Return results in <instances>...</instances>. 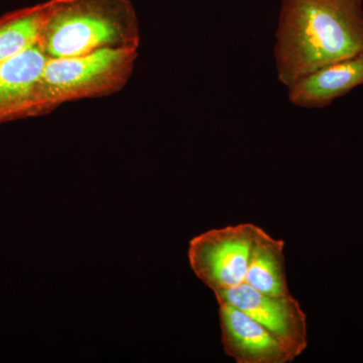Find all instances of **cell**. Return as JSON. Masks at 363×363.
Instances as JSON below:
<instances>
[{
	"label": "cell",
	"mask_w": 363,
	"mask_h": 363,
	"mask_svg": "<svg viewBox=\"0 0 363 363\" xmlns=\"http://www.w3.org/2000/svg\"><path fill=\"white\" fill-rule=\"evenodd\" d=\"M277 76L290 87L307 74L363 54V0H281Z\"/></svg>",
	"instance_id": "1"
},
{
	"label": "cell",
	"mask_w": 363,
	"mask_h": 363,
	"mask_svg": "<svg viewBox=\"0 0 363 363\" xmlns=\"http://www.w3.org/2000/svg\"><path fill=\"white\" fill-rule=\"evenodd\" d=\"M259 226L240 223L210 229L190 241L189 264L213 293L242 284Z\"/></svg>",
	"instance_id": "2"
},
{
	"label": "cell",
	"mask_w": 363,
	"mask_h": 363,
	"mask_svg": "<svg viewBox=\"0 0 363 363\" xmlns=\"http://www.w3.org/2000/svg\"><path fill=\"white\" fill-rule=\"evenodd\" d=\"M107 1L83 0L52 9L47 50L52 58L88 54L116 39L118 28Z\"/></svg>",
	"instance_id": "3"
},
{
	"label": "cell",
	"mask_w": 363,
	"mask_h": 363,
	"mask_svg": "<svg viewBox=\"0 0 363 363\" xmlns=\"http://www.w3.org/2000/svg\"><path fill=\"white\" fill-rule=\"evenodd\" d=\"M214 295L217 303H227L238 308L276 334L296 357H300L307 350V315L292 294L286 297H274L242 283Z\"/></svg>",
	"instance_id": "4"
},
{
	"label": "cell",
	"mask_w": 363,
	"mask_h": 363,
	"mask_svg": "<svg viewBox=\"0 0 363 363\" xmlns=\"http://www.w3.org/2000/svg\"><path fill=\"white\" fill-rule=\"evenodd\" d=\"M224 353L236 363H290L297 359L276 334L238 308L218 303Z\"/></svg>",
	"instance_id": "5"
},
{
	"label": "cell",
	"mask_w": 363,
	"mask_h": 363,
	"mask_svg": "<svg viewBox=\"0 0 363 363\" xmlns=\"http://www.w3.org/2000/svg\"><path fill=\"white\" fill-rule=\"evenodd\" d=\"M362 85L363 54L334 62L298 79L288 87V98L301 108H326Z\"/></svg>",
	"instance_id": "6"
},
{
	"label": "cell",
	"mask_w": 363,
	"mask_h": 363,
	"mask_svg": "<svg viewBox=\"0 0 363 363\" xmlns=\"http://www.w3.org/2000/svg\"><path fill=\"white\" fill-rule=\"evenodd\" d=\"M48 60L35 45L0 63V118L26 108L42 82Z\"/></svg>",
	"instance_id": "7"
},
{
	"label": "cell",
	"mask_w": 363,
	"mask_h": 363,
	"mask_svg": "<svg viewBox=\"0 0 363 363\" xmlns=\"http://www.w3.org/2000/svg\"><path fill=\"white\" fill-rule=\"evenodd\" d=\"M284 250L285 241L272 238L259 226L243 283L266 295L274 297L290 296Z\"/></svg>",
	"instance_id": "8"
},
{
	"label": "cell",
	"mask_w": 363,
	"mask_h": 363,
	"mask_svg": "<svg viewBox=\"0 0 363 363\" xmlns=\"http://www.w3.org/2000/svg\"><path fill=\"white\" fill-rule=\"evenodd\" d=\"M121 58V50L100 48L81 56L48 60L40 83L51 89H75L108 73Z\"/></svg>",
	"instance_id": "9"
},
{
	"label": "cell",
	"mask_w": 363,
	"mask_h": 363,
	"mask_svg": "<svg viewBox=\"0 0 363 363\" xmlns=\"http://www.w3.org/2000/svg\"><path fill=\"white\" fill-rule=\"evenodd\" d=\"M48 14L49 9L35 7L0 21V63L38 45Z\"/></svg>",
	"instance_id": "10"
}]
</instances>
